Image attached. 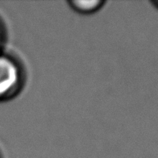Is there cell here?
<instances>
[{"label": "cell", "mask_w": 158, "mask_h": 158, "mask_svg": "<svg viewBox=\"0 0 158 158\" xmlns=\"http://www.w3.org/2000/svg\"><path fill=\"white\" fill-rule=\"evenodd\" d=\"M68 4L71 7V9L78 14L91 15L101 10L106 2L103 1V0H87V1L74 0V1H69Z\"/></svg>", "instance_id": "cell-2"}, {"label": "cell", "mask_w": 158, "mask_h": 158, "mask_svg": "<svg viewBox=\"0 0 158 158\" xmlns=\"http://www.w3.org/2000/svg\"><path fill=\"white\" fill-rule=\"evenodd\" d=\"M151 4H152V5L154 6V7L156 8V9L158 10V0H154V1H152Z\"/></svg>", "instance_id": "cell-3"}, {"label": "cell", "mask_w": 158, "mask_h": 158, "mask_svg": "<svg viewBox=\"0 0 158 158\" xmlns=\"http://www.w3.org/2000/svg\"><path fill=\"white\" fill-rule=\"evenodd\" d=\"M19 81L17 65L9 58L0 56V97L9 94Z\"/></svg>", "instance_id": "cell-1"}]
</instances>
